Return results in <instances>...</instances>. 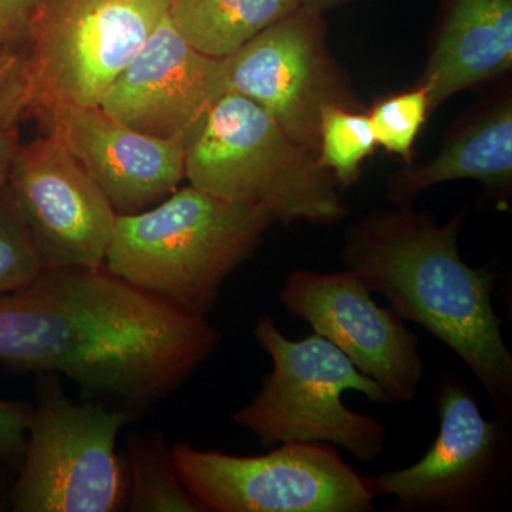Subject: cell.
Wrapping results in <instances>:
<instances>
[{
  "label": "cell",
  "instance_id": "cell-1",
  "mask_svg": "<svg viewBox=\"0 0 512 512\" xmlns=\"http://www.w3.org/2000/svg\"><path fill=\"white\" fill-rule=\"evenodd\" d=\"M207 318L141 291L107 269H45L0 293V363L60 373L86 396L146 409L170 396L215 352Z\"/></svg>",
  "mask_w": 512,
  "mask_h": 512
},
{
  "label": "cell",
  "instance_id": "cell-2",
  "mask_svg": "<svg viewBox=\"0 0 512 512\" xmlns=\"http://www.w3.org/2000/svg\"><path fill=\"white\" fill-rule=\"evenodd\" d=\"M466 208L444 225L407 207L380 211L346 235L342 261L372 293L453 350L490 396L498 417L512 420V353L494 309L495 274L473 268L458 251Z\"/></svg>",
  "mask_w": 512,
  "mask_h": 512
},
{
  "label": "cell",
  "instance_id": "cell-3",
  "mask_svg": "<svg viewBox=\"0 0 512 512\" xmlns=\"http://www.w3.org/2000/svg\"><path fill=\"white\" fill-rule=\"evenodd\" d=\"M274 215L188 185L146 211L117 215L103 268L181 311L207 318L221 286L255 254Z\"/></svg>",
  "mask_w": 512,
  "mask_h": 512
},
{
  "label": "cell",
  "instance_id": "cell-4",
  "mask_svg": "<svg viewBox=\"0 0 512 512\" xmlns=\"http://www.w3.org/2000/svg\"><path fill=\"white\" fill-rule=\"evenodd\" d=\"M184 173L197 190L261 205L275 221L328 225L346 215L319 154L242 94L225 93L184 141Z\"/></svg>",
  "mask_w": 512,
  "mask_h": 512
},
{
  "label": "cell",
  "instance_id": "cell-5",
  "mask_svg": "<svg viewBox=\"0 0 512 512\" xmlns=\"http://www.w3.org/2000/svg\"><path fill=\"white\" fill-rule=\"evenodd\" d=\"M254 333L271 357L272 372L254 399L231 414L232 423L254 434L266 448L320 441L345 448L363 464L382 457L387 434L382 421L342 402L343 393L355 390L370 402L392 406L370 377L318 333L288 339L268 315L256 320Z\"/></svg>",
  "mask_w": 512,
  "mask_h": 512
},
{
  "label": "cell",
  "instance_id": "cell-6",
  "mask_svg": "<svg viewBox=\"0 0 512 512\" xmlns=\"http://www.w3.org/2000/svg\"><path fill=\"white\" fill-rule=\"evenodd\" d=\"M28 446L13 490L16 512H113L127 498L116 451L128 409L74 404L55 373H43Z\"/></svg>",
  "mask_w": 512,
  "mask_h": 512
},
{
  "label": "cell",
  "instance_id": "cell-7",
  "mask_svg": "<svg viewBox=\"0 0 512 512\" xmlns=\"http://www.w3.org/2000/svg\"><path fill=\"white\" fill-rule=\"evenodd\" d=\"M171 0H37L28 55L35 113L99 107L170 9Z\"/></svg>",
  "mask_w": 512,
  "mask_h": 512
},
{
  "label": "cell",
  "instance_id": "cell-8",
  "mask_svg": "<svg viewBox=\"0 0 512 512\" xmlns=\"http://www.w3.org/2000/svg\"><path fill=\"white\" fill-rule=\"evenodd\" d=\"M184 487L205 511L372 512L365 477L335 446L291 441L262 456H234L191 444L171 448Z\"/></svg>",
  "mask_w": 512,
  "mask_h": 512
},
{
  "label": "cell",
  "instance_id": "cell-9",
  "mask_svg": "<svg viewBox=\"0 0 512 512\" xmlns=\"http://www.w3.org/2000/svg\"><path fill=\"white\" fill-rule=\"evenodd\" d=\"M439 433L413 466L365 477L373 497H394L392 511L477 512L494 507L510 485L511 420H487L463 380L437 383Z\"/></svg>",
  "mask_w": 512,
  "mask_h": 512
},
{
  "label": "cell",
  "instance_id": "cell-10",
  "mask_svg": "<svg viewBox=\"0 0 512 512\" xmlns=\"http://www.w3.org/2000/svg\"><path fill=\"white\" fill-rule=\"evenodd\" d=\"M224 64L229 92L254 101L293 141L316 154L322 110L355 109L312 6L269 26Z\"/></svg>",
  "mask_w": 512,
  "mask_h": 512
},
{
  "label": "cell",
  "instance_id": "cell-11",
  "mask_svg": "<svg viewBox=\"0 0 512 512\" xmlns=\"http://www.w3.org/2000/svg\"><path fill=\"white\" fill-rule=\"evenodd\" d=\"M279 299L289 315L308 323L370 377L390 403L416 400L426 373L419 339L392 308L373 301L355 272L293 271Z\"/></svg>",
  "mask_w": 512,
  "mask_h": 512
},
{
  "label": "cell",
  "instance_id": "cell-12",
  "mask_svg": "<svg viewBox=\"0 0 512 512\" xmlns=\"http://www.w3.org/2000/svg\"><path fill=\"white\" fill-rule=\"evenodd\" d=\"M6 184L45 269L103 268L116 211L55 134L19 144Z\"/></svg>",
  "mask_w": 512,
  "mask_h": 512
},
{
  "label": "cell",
  "instance_id": "cell-13",
  "mask_svg": "<svg viewBox=\"0 0 512 512\" xmlns=\"http://www.w3.org/2000/svg\"><path fill=\"white\" fill-rule=\"evenodd\" d=\"M228 92L224 60L188 45L167 13L99 107L140 133L184 143Z\"/></svg>",
  "mask_w": 512,
  "mask_h": 512
},
{
  "label": "cell",
  "instance_id": "cell-14",
  "mask_svg": "<svg viewBox=\"0 0 512 512\" xmlns=\"http://www.w3.org/2000/svg\"><path fill=\"white\" fill-rule=\"evenodd\" d=\"M103 191L117 215L160 204L185 178L184 143L148 136L100 107L55 106L40 113Z\"/></svg>",
  "mask_w": 512,
  "mask_h": 512
},
{
  "label": "cell",
  "instance_id": "cell-15",
  "mask_svg": "<svg viewBox=\"0 0 512 512\" xmlns=\"http://www.w3.org/2000/svg\"><path fill=\"white\" fill-rule=\"evenodd\" d=\"M512 64V0H454L421 86L430 109Z\"/></svg>",
  "mask_w": 512,
  "mask_h": 512
},
{
  "label": "cell",
  "instance_id": "cell-16",
  "mask_svg": "<svg viewBox=\"0 0 512 512\" xmlns=\"http://www.w3.org/2000/svg\"><path fill=\"white\" fill-rule=\"evenodd\" d=\"M478 180L508 190L512 178V107L505 103L458 134L430 163L397 175L390 198L409 207L417 194L454 180Z\"/></svg>",
  "mask_w": 512,
  "mask_h": 512
},
{
  "label": "cell",
  "instance_id": "cell-17",
  "mask_svg": "<svg viewBox=\"0 0 512 512\" xmlns=\"http://www.w3.org/2000/svg\"><path fill=\"white\" fill-rule=\"evenodd\" d=\"M305 0H171L168 19L201 55L225 60Z\"/></svg>",
  "mask_w": 512,
  "mask_h": 512
},
{
  "label": "cell",
  "instance_id": "cell-18",
  "mask_svg": "<svg viewBox=\"0 0 512 512\" xmlns=\"http://www.w3.org/2000/svg\"><path fill=\"white\" fill-rule=\"evenodd\" d=\"M128 510L134 512H201L204 507L181 483L171 448L164 437L138 436L128 451Z\"/></svg>",
  "mask_w": 512,
  "mask_h": 512
},
{
  "label": "cell",
  "instance_id": "cell-19",
  "mask_svg": "<svg viewBox=\"0 0 512 512\" xmlns=\"http://www.w3.org/2000/svg\"><path fill=\"white\" fill-rule=\"evenodd\" d=\"M376 146L369 114L340 106L320 113L319 160L343 185L356 180L360 164Z\"/></svg>",
  "mask_w": 512,
  "mask_h": 512
},
{
  "label": "cell",
  "instance_id": "cell-20",
  "mask_svg": "<svg viewBox=\"0 0 512 512\" xmlns=\"http://www.w3.org/2000/svg\"><path fill=\"white\" fill-rule=\"evenodd\" d=\"M43 271L8 184L0 185V293L29 285Z\"/></svg>",
  "mask_w": 512,
  "mask_h": 512
},
{
  "label": "cell",
  "instance_id": "cell-21",
  "mask_svg": "<svg viewBox=\"0 0 512 512\" xmlns=\"http://www.w3.org/2000/svg\"><path fill=\"white\" fill-rule=\"evenodd\" d=\"M430 109L426 87L380 101L369 114L376 143L389 153L407 158Z\"/></svg>",
  "mask_w": 512,
  "mask_h": 512
},
{
  "label": "cell",
  "instance_id": "cell-22",
  "mask_svg": "<svg viewBox=\"0 0 512 512\" xmlns=\"http://www.w3.org/2000/svg\"><path fill=\"white\" fill-rule=\"evenodd\" d=\"M36 94L25 49L0 43V127L35 113Z\"/></svg>",
  "mask_w": 512,
  "mask_h": 512
},
{
  "label": "cell",
  "instance_id": "cell-23",
  "mask_svg": "<svg viewBox=\"0 0 512 512\" xmlns=\"http://www.w3.org/2000/svg\"><path fill=\"white\" fill-rule=\"evenodd\" d=\"M32 416L28 403L0 400V461L18 471L25 458Z\"/></svg>",
  "mask_w": 512,
  "mask_h": 512
},
{
  "label": "cell",
  "instance_id": "cell-24",
  "mask_svg": "<svg viewBox=\"0 0 512 512\" xmlns=\"http://www.w3.org/2000/svg\"><path fill=\"white\" fill-rule=\"evenodd\" d=\"M37 0H0V43L25 49Z\"/></svg>",
  "mask_w": 512,
  "mask_h": 512
},
{
  "label": "cell",
  "instance_id": "cell-25",
  "mask_svg": "<svg viewBox=\"0 0 512 512\" xmlns=\"http://www.w3.org/2000/svg\"><path fill=\"white\" fill-rule=\"evenodd\" d=\"M19 144L18 128L0 127V185L6 183L10 163Z\"/></svg>",
  "mask_w": 512,
  "mask_h": 512
}]
</instances>
